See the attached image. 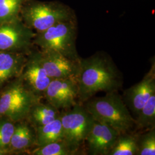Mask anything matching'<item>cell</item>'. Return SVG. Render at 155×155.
<instances>
[{
    "label": "cell",
    "mask_w": 155,
    "mask_h": 155,
    "mask_svg": "<svg viewBox=\"0 0 155 155\" xmlns=\"http://www.w3.org/2000/svg\"><path fill=\"white\" fill-rule=\"evenodd\" d=\"M79 152L72 147L63 139L60 141L46 144L32 152L33 155H74Z\"/></svg>",
    "instance_id": "19"
},
{
    "label": "cell",
    "mask_w": 155,
    "mask_h": 155,
    "mask_svg": "<svg viewBox=\"0 0 155 155\" xmlns=\"http://www.w3.org/2000/svg\"><path fill=\"white\" fill-rule=\"evenodd\" d=\"M134 120L136 129L148 130L155 128V92L150 95Z\"/></svg>",
    "instance_id": "17"
},
{
    "label": "cell",
    "mask_w": 155,
    "mask_h": 155,
    "mask_svg": "<svg viewBox=\"0 0 155 155\" xmlns=\"http://www.w3.org/2000/svg\"><path fill=\"white\" fill-rule=\"evenodd\" d=\"M39 98L22 82L12 84L0 96V117L15 121L24 119Z\"/></svg>",
    "instance_id": "6"
},
{
    "label": "cell",
    "mask_w": 155,
    "mask_h": 155,
    "mask_svg": "<svg viewBox=\"0 0 155 155\" xmlns=\"http://www.w3.org/2000/svg\"><path fill=\"white\" fill-rule=\"evenodd\" d=\"M155 92V64L153 61L149 71L142 80L124 91L122 99L129 110L136 117L150 95Z\"/></svg>",
    "instance_id": "10"
},
{
    "label": "cell",
    "mask_w": 155,
    "mask_h": 155,
    "mask_svg": "<svg viewBox=\"0 0 155 155\" xmlns=\"http://www.w3.org/2000/svg\"><path fill=\"white\" fill-rule=\"evenodd\" d=\"M29 0H0V24L20 17L24 5Z\"/></svg>",
    "instance_id": "20"
},
{
    "label": "cell",
    "mask_w": 155,
    "mask_h": 155,
    "mask_svg": "<svg viewBox=\"0 0 155 155\" xmlns=\"http://www.w3.org/2000/svg\"><path fill=\"white\" fill-rule=\"evenodd\" d=\"M77 27L75 18L58 22L37 32L33 43L42 51H54L74 61L81 59L76 48Z\"/></svg>",
    "instance_id": "3"
},
{
    "label": "cell",
    "mask_w": 155,
    "mask_h": 155,
    "mask_svg": "<svg viewBox=\"0 0 155 155\" xmlns=\"http://www.w3.org/2000/svg\"><path fill=\"white\" fill-rule=\"evenodd\" d=\"M20 17L24 23L37 32L44 31L58 22L74 18L71 9L58 2L29 0L22 8Z\"/></svg>",
    "instance_id": "4"
},
{
    "label": "cell",
    "mask_w": 155,
    "mask_h": 155,
    "mask_svg": "<svg viewBox=\"0 0 155 155\" xmlns=\"http://www.w3.org/2000/svg\"><path fill=\"white\" fill-rule=\"evenodd\" d=\"M43 95L48 103L56 109H69L78 103L77 81L74 79H52Z\"/></svg>",
    "instance_id": "8"
},
{
    "label": "cell",
    "mask_w": 155,
    "mask_h": 155,
    "mask_svg": "<svg viewBox=\"0 0 155 155\" xmlns=\"http://www.w3.org/2000/svg\"><path fill=\"white\" fill-rule=\"evenodd\" d=\"M36 144L43 146L64 139V133L60 117L45 125L36 127Z\"/></svg>",
    "instance_id": "15"
},
{
    "label": "cell",
    "mask_w": 155,
    "mask_h": 155,
    "mask_svg": "<svg viewBox=\"0 0 155 155\" xmlns=\"http://www.w3.org/2000/svg\"><path fill=\"white\" fill-rule=\"evenodd\" d=\"M137 135L131 133L120 134L109 155H137Z\"/></svg>",
    "instance_id": "18"
},
{
    "label": "cell",
    "mask_w": 155,
    "mask_h": 155,
    "mask_svg": "<svg viewBox=\"0 0 155 155\" xmlns=\"http://www.w3.org/2000/svg\"><path fill=\"white\" fill-rule=\"evenodd\" d=\"M36 144V132L25 123L15 127L9 145L14 150H21Z\"/></svg>",
    "instance_id": "16"
},
{
    "label": "cell",
    "mask_w": 155,
    "mask_h": 155,
    "mask_svg": "<svg viewBox=\"0 0 155 155\" xmlns=\"http://www.w3.org/2000/svg\"><path fill=\"white\" fill-rule=\"evenodd\" d=\"M62 110L60 118L64 140L72 148L80 152V149L93 127L94 118L79 103Z\"/></svg>",
    "instance_id": "5"
},
{
    "label": "cell",
    "mask_w": 155,
    "mask_h": 155,
    "mask_svg": "<svg viewBox=\"0 0 155 155\" xmlns=\"http://www.w3.org/2000/svg\"><path fill=\"white\" fill-rule=\"evenodd\" d=\"M4 153H5V151L4 150V148H2L0 147V155L4 154Z\"/></svg>",
    "instance_id": "23"
},
{
    "label": "cell",
    "mask_w": 155,
    "mask_h": 155,
    "mask_svg": "<svg viewBox=\"0 0 155 155\" xmlns=\"http://www.w3.org/2000/svg\"><path fill=\"white\" fill-rule=\"evenodd\" d=\"M22 82L39 97L43 95L52 79L42 66L39 52L32 54L22 67Z\"/></svg>",
    "instance_id": "12"
},
{
    "label": "cell",
    "mask_w": 155,
    "mask_h": 155,
    "mask_svg": "<svg viewBox=\"0 0 155 155\" xmlns=\"http://www.w3.org/2000/svg\"><path fill=\"white\" fill-rule=\"evenodd\" d=\"M39 55L42 66L52 79L77 80L79 69V61H74L54 51L41 50L39 52Z\"/></svg>",
    "instance_id": "9"
},
{
    "label": "cell",
    "mask_w": 155,
    "mask_h": 155,
    "mask_svg": "<svg viewBox=\"0 0 155 155\" xmlns=\"http://www.w3.org/2000/svg\"><path fill=\"white\" fill-rule=\"evenodd\" d=\"M78 102L82 104L100 91L109 93L122 87L123 77L110 57L97 52L79 60L77 78Z\"/></svg>",
    "instance_id": "1"
},
{
    "label": "cell",
    "mask_w": 155,
    "mask_h": 155,
    "mask_svg": "<svg viewBox=\"0 0 155 155\" xmlns=\"http://www.w3.org/2000/svg\"><path fill=\"white\" fill-rule=\"evenodd\" d=\"M35 35L21 17L0 24V51L17 52L26 50L33 43Z\"/></svg>",
    "instance_id": "7"
},
{
    "label": "cell",
    "mask_w": 155,
    "mask_h": 155,
    "mask_svg": "<svg viewBox=\"0 0 155 155\" xmlns=\"http://www.w3.org/2000/svg\"><path fill=\"white\" fill-rule=\"evenodd\" d=\"M82 105L94 119L107 124L120 134L131 133L135 128L134 118L118 91L106 93L103 97H92Z\"/></svg>",
    "instance_id": "2"
},
{
    "label": "cell",
    "mask_w": 155,
    "mask_h": 155,
    "mask_svg": "<svg viewBox=\"0 0 155 155\" xmlns=\"http://www.w3.org/2000/svg\"><path fill=\"white\" fill-rule=\"evenodd\" d=\"M61 111L48 103L35 104L28 114L29 120L36 127L45 125L53 121L61 116Z\"/></svg>",
    "instance_id": "14"
},
{
    "label": "cell",
    "mask_w": 155,
    "mask_h": 155,
    "mask_svg": "<svg viewBox=\"0 0 155 155\" xmlns=\"http://www.w3.org/2000/svg\"><path fill=\"white\" fill-rule=\"evenodd\" d=\"M120 133L105 122L94 119V123L84 144L87 153L91 155H109Z\"/></svg>",
    "instance_id": "11"
},
{
    "label": "cell",
    "mask_w": 155,
    "mask_h": 155,
    "mask_svg": "<svg viewBox=\"0 0 155 155\" xmlns=\"http://www.w3.org/2000/svg\"><path fill=\"white\" fill-rule=\"evenodd\" d=\"M138 152L137 155H155V128L137 135Z\"/></svg>",
    "instance_id": "21"
},
{
    "label": "cell",
    "mask_w": 155,
    "mask_h": 155,
    "mask_svg": "<svg viewBox=\"0 0 155 155\" xmlns=\"http://www.w3.org/2000/svg\"><path fill=\"white\" fill-rule=\"evenodd\" d=\"M25 61L17 52L0 51V84L22 70Z\"/></svg>",
    "instance_id": "13"
},
{
    "label": "cell",
    "mask_w": 155,
    "mask_h": 155,
    "mask_svg": "<svg viewBox=\"0 0 155 155\" xmlns=\"http://www.w3.org/2000/svg\"><path fill=\"white\" fill-rule=\"evenodd\" d=\"M15 126L10 121L5 120L0 121V147L5 148L10 144Z\"/></svg>",
    "instance_id": "22"
}]
</instances>
